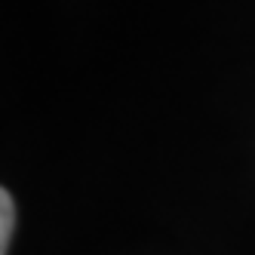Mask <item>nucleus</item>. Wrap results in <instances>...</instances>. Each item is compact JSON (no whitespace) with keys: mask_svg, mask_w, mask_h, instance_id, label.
<instances>
[{"mask_svg":"<svg viewBox=\"0 0 255 255\" xmlns=\"http://www.w3.org/2000/svg\"><path fill=\"white\" fill-rule=\"evenodd\" d=\"M12 225H15V206L9 191H0V255H6L12 240Z\"/></svg>","mask_w":255,"mask_h":255,"instance_id":"1","label":"nucleus"}]
</instances>
